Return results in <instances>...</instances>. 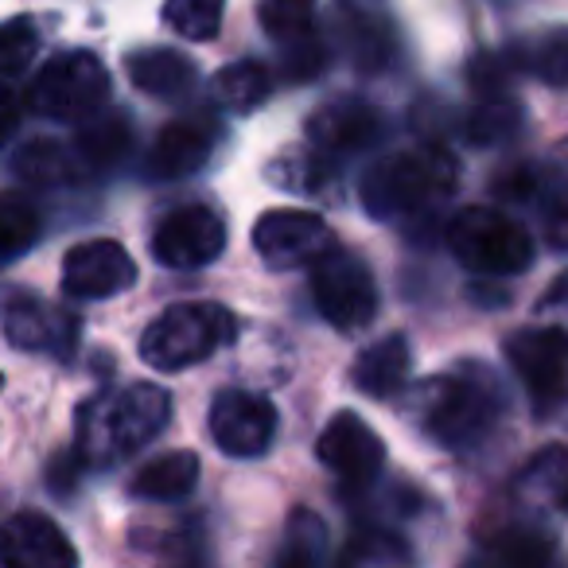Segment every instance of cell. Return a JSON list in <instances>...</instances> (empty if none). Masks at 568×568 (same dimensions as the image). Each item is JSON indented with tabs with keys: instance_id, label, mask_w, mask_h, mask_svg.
I'll list each match as a JSON object with an SVG mask.
<instances>
[{
	"instance_id": "13",
	"label": "cell",
	"mask_w": 568,
	"mask_h": 568,
	"mask_svg": "<svg viewBox=\"0 0 568 568\" xmlns=\"http://www.w3.org/2000/svg\"><path fill=\"white\" fill-rule=\"evenodd\" d=\"M211 436L234 459L261 456L276 436L273 402L265 394H253V389H222L211 405Z\"/></svg>"
},
{
	"instance_id": "17",
	"label": "cell",
	"mask_w": 568,
	"mask_h": 568,
	"mask_svg": "<svg viewBox=\"0 0 568 568\" xmlns=\"http://www.w3.org/2000/svg\"><path fill=\"white\" fill-rule=\"evenodd\" d=\"M214 144H219V121L211 113L175 118L156 133V144L149 152V172L156 180H187L211 160Z\"/></svg>"
},
{
	"instance_id": "21",
	"label": "cell",
	"mask_w": 568,
	"mask_h": 568,
	"mask_svg": "<svg viewBox=\"0 0 568 568\" xmlns=\"http://www.w3.org/2000/svg\"><path fill=\"white\" fill-rule=\"evenodd\" d=\"M9 168L28 187H63V183H79L82 175H87L74 144L63 149V144L51 141V136H36V141L20 144V149L12 152Z\"/></svg>"
},
{
	"instance_id": "2",
	"label": "cell",
	"mask_w": 568,
	"mask_h": 568,
	"mask_svg": "<svg viewBox=\"0 0 568 568\" xmlns=\"http://www.w3.org/2000/svg\"><path fill=\"white\" fill-rule=\"evenodd\" d=\"M168 413L172 397L156 382H133L125 389L98 394L79 413L82 464H113L141 452L168 428Z\"/></svg>"
},
{
	"instance_id": "18",
	"label": "cell",
	"mask_w": 568,
	"mask_h": 568,
	"mask_svg": "<svg viewBox=\"0 0 568 568\" xmlns=\"http://www.w3.org/2000/svg\"><path fill=\"white\" fill-rule=\"evenodd\" d=\"M4 557L20 568H71L79 565V552L71 549L67 534L51 518L32 510H20L4 526Z\"/></svg>"
},
{
	"instance_id": "30",
	"label": "cell",
	"mask_w": 568,
	"mask_h": 568,
	"mask_svg": "<svg viewBox=\"0 0 568 568\" xmlns=\"http://www.w3.org/2000/svg\"><path fill=\"white\" fill-rule=\"evenodd\" d=\"M521 129V110L510 102V98H483L464 121V136L479 149L487 144H498V141H510L514 133Z\"/></svg>"
},
{
	"instance_id": "31",
	"label": "cell",
	"mask_w": 568,
	"mask_h": 568,
	"mask_svg": "<svg viewBox=\"0 0 568 568\" xmlns=\"http://www.w3.org/2000/svg\"><path fill=\"white\" fill-rule=\"evenodd\" d=\"M32 242H40V214L20 195H4L0 203V253L4 261H17Z\"/></svg>"
},
{
	"instance_id": "14",
	"label": "cell",
	"mask_w": 568,
	"mask_h": 568,
	"mask_svg": "<svg viewBox=\"0 0 568 568\" xmlns=\"http://www.w3.org/2000/svg\"><path fill=\"white\" fill-rule=\"evenodd\" d=\"M133 281L136 261L113 237L79 242L63 257V293L74 296V301H110V296L133 288Z\"/></svg>"
},
{
	"instance_id": "24",
	"label": "cell",
	"mask_w": 568,
	"mask_h": 568,
	"mask_svg": "<svg viewBox=\"0 0 568 568\" xmlns=\"http://www.w3.org/2000/svg\"><path fill=\"white\" fill-rule=\"evenodd\" d=\"M273 90V74L257 59H237V63L222 67L214 79V98L226 113H253Z\"/></svg>"
},
{
	"instance_id": "22",
	"label": "cell",
	"mask_w": 568,
	"mask_h": 568,
	"mask_svg": "<svg viewBox=\"0 0 568 568\" xmlns=\"http://www.w3.org/2000/svg\"><path fill=\"white\" fill-rule=\"evenodd\" d=\"M195 483H199L195 452H168V456H156L129 479V495L144 498V503H175V498H187L195 490Z\"/></svg>"
},
{
	"instance_id": "23",
	"label": "cell",
	"mask_w": 568,
	"mask_h": 568,
	"mask_svg": "<svg viewBox=\"0 0 568 568\" xmlns=\"http://www.w3.org/2000/svg\"><path fill=\"white\" fill-rule=\"evenodd\" d=\"M74 152H79L87 175L105 172L118 160H125V152L133 149V125H129L125 113H94V118L82 121L79 136H74Z\"/></svg>"
},
{
	"instance_id": "4",
	"label": "cell",
	"mask_w": 568,
	"mask_h": 568,
	"mask_svg": "<svg viewBox=\"0 0 568 568\" xmlns=\"http://www.w3.org/2000/svg\"><path fill=\"white\" fill-rule=\"evenodd\" d=\"M237 339V320L230 308L211 301H191L164 308L141 335V363L156 374H180L199 366L214 351Z\"/></svg>"
},
{
	"instance_id": "37",
	"label": "cell",
	"mask_w": 568,
	"mask_h": 568,
	"mask_svg": "<svg viewBox=\"0 0 568 568\" xmlns=\"http://www.w3.org/2000/svg\"><path fill=\"white\" fill-rule=\"evenodd\" d=\"M402 557H409V549L394 534H386V529H358L347 549V560H402Z\"/></svg>"
},
{
	"instance_id": "6",
	"label": "cell",
	"mask_w": 568,
	"mask_h": 568,
	"mask_svg": "<svg viewBox=\"0 0 568 568\" xmlns=\"http://www.w3.org/2000/svg\"><path fill=\"white\" fill-rule=\"evenodd\" d=\"M110 102V71L94 51H63L48 59L28 87V110L43 121H87Z\"/></svg>"
},
{
	"instance_id": "25",
	"label": "cell",
	"mask_w": 568,
	"mask_h": 568,
	"mask_svg": "<svg viewBox=\"0 0 568 568\" xmlns=\"http://www.w3.org/2000/svg\"><path fill=\"white\" fill-rule=\"evenodd\" d=\"M222 17H226V0H164V20L168 32L191 43H211L222 32Z\"/></svg>"
},
{
	"instance_id": "32",
	"label": "cell",
	"mask_w": 568,
	"mask_h": 568,
	"mask_svg": "<svg viewBox=\"0 0 568 568\" xmlns=\"http://www.w3.org/2000/svg\"><path fill=\"white\" fill-rule=\"evenodd\" d=\"M36 51H40V32H36L32 17L9 20L0 32V71H4V79H20L32 67Z\"/></svg>"
},
{
	"instance_id": "8",
	"label": "cell",
	"mask_w": 568,
	"mask_h": 568,
	"mask_svg": "<svg viewBox=\"0 0 568 568\" xmlns=\"http://www.w3.org/2000/svg\"><path fill=\"white\" fill-rule=\"evenodd\" d=\"M506 363L526 386L537 417H549L568 402V332L565 327H521L506 339Z\"/></svg>"
},
{
	"instance_id": "39",
	"label": "cell",
	"mask_w": 568,
	"mask_h": 568,
	"mask_svg": "<svg viewBox=\"0 0 568 568\" xmlns=\"http://www.w3.org/2000/svg\"><path fill=\"white\" fill-rule=\"evenodd\" d=\"M79 464H74V456H59L55 464H51V471H48V487H51V495H71L74 490V483H79Z\"/></svg>"
},
{
	"instance_id": "27",
	"label": "cell",
	"mask_w": 568,
	"mask_h": 568,
	"mask_svg": "<svg viewBox=\"0 0 568 568\" xmlns=\"http://www.w3.org/2000/svg\"><path fill=\"white\" fill-rule=\"evenodd\" d=\"M332 160L335 156L320 152L316 144H312V149H288L284 156L273 160L268 180L281 183V187H288V191H304V195H312V191L327 187V180H332Z\"/></svg>"
},
{
	"instance_id": "28",
	"label": "cell",
	"mask_w": 568,
	"mask_h": 568,
	"mask_svg": "<svg viewBox=\"0 0 568 568\" xmlns=\"http://www.w3.org/2000/svg\"><path fill=\"white\" fill-rule=\"evenodd\" d=\"M518 63L545 87H568V28H552L521 43Z\"/></svg>"
},
{
	"instance_id": "9",
	"label": "cell",
	"mask_w": 568,
	"mask_h": 568,
	"mask_svg": "<svg viewBox=\"0 0 568 568\" xmlns=\"http://www.w3.org/2000/svg\"><path fill=\"white\" fill-rule=\"evenodd\" d=\"M332 245V226L316 211L276 206V211L261 214L257 226H253V250L268 268H312Z\"/></svg>"
},
{
	"instance_id": "16",
	"label": "cell",
	"mask_w": 568,
	"mask_h": 568,
	"mask_svg": "<svg viewBox=\"0 0 568 568\" xmlns=\"http://www.w3.org/2000/svg\"><path fill=\"white\" fill-rule=\"evenodd\" d=\"M386 136V118L363 98H335L308 118V141L327 156H358Z\"/></svg>"
},
{
	"instance_id": "3",
	"label": "cell",
	"mask_w": 568,
	"mask_h": 568,
	"mask_svg": "<svg viewBox=\"0 0 568 568\" xmlns=\"http://www.w3.org/2000/svg\"><path fill=\"white\" fill-rule=\"evenodd\" d=\"M503 405L506 402L495 378L483 366L464 363L425 382L417 397V420L425 436H433L440 448L464 452L487 440L490 428L503 417Z\"/></svg>"
},
{
	"instance_id": "36",
	"label": "cell",
	"mask_w": 568,
	"mask_h": 568,
	"mask_svg": "<svg viewBox=\"0 0 568 568\" xmlns=\"http://www.w3.org/2000/svg\"><path fill=\"white\" fill-rule=\"evenodd\" d=\"M541 230L552 250H568V183L541 191Z\"/></svg>"
},
{
	"instance_id": "19",
	"label": "cell",
	"mask_w": 568,
	"mask_h": 568,
	"mask_svg": "<svg viewBox=\"0 0 568 568\" xmlns=\"http://www.w3.org/2000/svg\"><path fill=\"white\" fill-rule=\"evenodd\" d=\"M125 74L149 98H187L195 90V63L172 48H141L125 55Z\"/></svg>"
},
{
	"instance_id": "40",
	"label": "cell",
	"mask_w": 568,
	"mask_h": 568,
	"mask_svg": "<svg viewBox=\"0 0 568 568\" xmlns=\"http://www.w3.org/2000/svg\"><path fill=\"white\" fill-rule=\"evenodd\" d=\"M560 301L568 304V276H560V281L552 284V293H549V301H545V304H560Z\"/></svg>"
},
{
	"instance_id": "26",
	"label": "cell",
	"mask_w": 568,
	"mask_h": 568,
	"mask_svg": "<svg viewBox=\"0 0 568 568\" xmlns=\"http://www.w3.org/2000/svg\"><path fill=\"white\" fill-rule=\"evenodd\" d=\"M257 24L276 48L304 40V36L320 32L316 0H257Z\"/></svg>"
},
{
	"instance_id": "29",
	"label": "cell",
	"mask_w": 568,
	"mask_h": 568,
	"mask_svg": "<svg viewBox=\"0 0 568 568\" xmlns=\"http://www.w3.org/2000/svg\"><path fill=\"white\" fill-rule=\"evenodd\" d=\"M327 557V526L324 518H316L312 510H293L288 514V526H284V549L281 565L284 568H312Z\"/></svg>"
},
{
	"instance_id": "20",
	"label": "cell",
	"mask_w": 568,
	"mask_h": 568,
	"mask_svg": "<svg viewBox=\"0 0 568 568\" xmlns=\"http://www.w3.org/2000/svg\"><path fill=\"white\" fill-rule=\"evenodd\" d=\"M409 371H413L409 339L405 335H386V339L358 351L355 366H351V382L366 397H394L409 382Z\"/></svg>"
},
{
	"instance_id": "15",
	"label": "cell",
	"mask_w": 568,
	"mask_h": 568,
	"mask_svg": "<svg viewBox=\"0 0 568 568\" xmlns=\"http://www.w3.org/2000/svg\"><path fill=\"white\" fill-rule=\"evenodd\" d=\"M4 335L17 351L28 355L71 358L79 347V320L55 304L28 293H9L4 301Z\"/></svg>"
},
{
	"instance_id": "35",
	"label": "cell",
	"mask_w": 568,
	"mask_h": 568,
	"mask_svg": "<svg viewBox=\"0 0 568 568\" xmlns=\"http://www.w3.org/2000/svg\"><path fill=\"white\" fill-rule=\"evenodd\" d=\"M490 557L495 560H510V565H541L552 557L549 537L529 534V529H510L503 537H490Z\"/></svg>"
},
{
	"instance_id": "5",
	"label": "cell",
	"mask_w": 568,
	"mask_h": 568,
	"mask_svg": "<svg viewBox=\"0 0 568 568\" xmlns=\"http://www.w3.org/2000/svg\"><path fill=\"white\" fill-rule=\"evenodd\" d=\"M448 250L475 276H518L534 265V242L495 206H467L448 222Z\"/></svg>"
},
{
	"instance_id": "38",
	"label": "cell",
	"mask_w": 568,
	"mask_h": 568,
	"mask_svg": "<svg viewBox=\"0 0 568 568\" xmlns=\"http://www.w3.org/2000/svg\"><path fill=\"white\" fill-rule=\"evenodd\" d=\"M545 464H549V483H552V498H557L560 510H568V452L565 448H552L545 452Z\"/></svg>"
},
{
	"instance_id": "33",
	"label": "cell",
	"mask_w": 568,
	"mask_h": 568,
	"mask_svg": "<svg viewBox=\"0 0 568 568\" xmlns=\"http://www.w3.org/2000/svg\"><path fill=\"white\" fill-rule=\"evenodd\" d=\"M281 51V74L288 82H312L320 79V74L327 71V59H332V51H327V40H320V32L304 36V40H293L284 43Z\"/></svg>"
},
{
	"instance_id": "10",
	"label": "cell",
	"mask_w": 568,
	"mask_h": 568,
	"mask_svg": "<svg viewBox=\"0 0 568 568\" xmlns=\"http://www.w3.org/2000/svg\"><path fill=\"white\" fill-rule=\"evenodd\" d=\"M335 40L358 74H386L397 63V20L389 0H335Z\"/></svg>"
},
{
	"instance_id": "34",
	"label": "cell",
	"mask_w": 568,
	"mask_h": 568,
	"mask_svg": "<svg viewBox=\"0 0 568 568\" xmlns=\"http://www.w3.org/2000/svg\"><path fill=\"white\" fill-rule=\"evenodd\" d=\"M518 71L521 63L510 55H475L471 67H467V79H471V90L479 98H503Z\"/></svg>"
},
{
	"instance_id": "1",
	"label": "cell",
	"mask_w": 568,
	"mask_h": 568,
	"mask_svg": "<svg viewBox=\"0 0 568 568\" xmlns=\"http://www.w3.org/2000/svg\"><path fill=\"white\" fill-rule=\"evenodd\" d=\"M459 187V164L440 144H420L394 156H382L366 168L358 195L366 214L382 222H413L420 214L436 211Z\"/></svg>"
},
{
	"instance_id": "7",
	"label": "cell",
	"mask_w": 568,
	"mask_h": 568,
	"mask_svg": "<svg viewBox=\"0 0 568 568\" xmlns=\"http://www.w3.org/2000/svg\"><path fill=\"white\" fill-rule=\"evenodd\" d=\"M312 304L335 332H363L378 316V281L355 250L335 242L312 265Z\"/></svg>"
},
{
	"instance_id": "11",
	"label": "cell",
	"mask_w": 568,
	"mask_h": 568,
	"mask_svg": "<svg viewBox=\"0 0 568 568\" xmlns=\"http://www.w3.org/2000/svg\"><path fill=\"white\" fill-rule=\"evenodd\" d=\"M316 456L327 471L339 475L347 490H366L378 483L382 467H386V444L358 413L343 409L324 425L316 440Z\"/></svg>"
},
{
	"instance_id": "12",
	"label": "cell",
	"mask_w": 568,
	"mask_h": 568,
	"mask_svg": "<svg viewBox=\"0 0 568 568\" xmlns=\"http://www.w3.org/2000/svg\"><path fill=\"white\" fill-rule=\"evenodd\" d=\"M226 250V226L203 203L168 211L152 230V257L164 268H203Z\"/></svg>"
}]
</instances>
